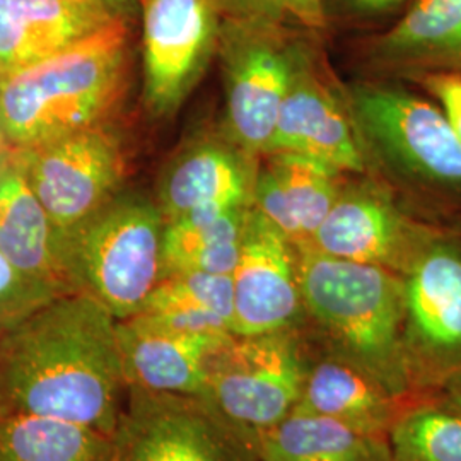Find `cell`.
Masks as SVG:
<instances>
[{
  "label": "cell",
  "mask_w": 461,
  "mask_h": 461,
  "mask_svg": "<svg viewBox=\"0 0 461 461\" xmlns=\"http://www.w3.org/2000/svg\"><path fill=\"white\" fill-rule=\"evenodd\" d=\"M344 175L303 154H264L258 159L253 207L294 245L310 243L339 197Z\"/></svg>",
  "instance_id": "e0dca14e"
},
{
  "label": "cell",
  "mask_w": 461,
  "mask_h": 461,
  "mask_svg": "<svg viewBox=\"0 0 461 461\" xmlns=\"http://www.w3.org/2000/svg\"><path fill=\"white\" fill-rule=\"evenodd\" d=\"M0 396L5 413L113 436L127 396L115 316L93 297L64 294L0 333Z\"/></svg>",
  "instance_id": "6da1fadb"
},
{
  "label": "cell",
  "mask_w": 461,
  "mask_h": 461,
  "mask_svg": "<svg viewBox=\"0 0 461 461\" xmlns=\"http://www.w3.org/2000/svg\"><path fill=\"white\" fill-rule=\"evenodd\" d=\"M142 314L194 333L234 335L232 279L224 274H175L158 284Z\"/></svg>",
  "instance_id": "cb8c5ba5"
},
{
  "label": "cell",
  "mask_w": 461,
  "mask_h": 461,
  "mask_svg": "<svg viewBox=\"0 0 461 461\" xmlns=\"http://www.w3.org/2000/svg\"><path fill=\"white\" fill-rule=\"evenodd\" d=\"M308 34L314 33L222 17L217 43L226 96L222 131L253 156L267 154L282 101L314 51Z\"/></svg>",
  "instance_id": "8992f818"
},
{
  "label": "cell",
  "mask_w": 461,
  "mask_h": 461,
  "mask_svg": "<svg viewBox=\"0 0 461 461\" xmlns=\"http://www.w3.org/2000/svg\"><path fill=\"white\" fill-rule=\"evenodd\" d=\"M420 84L443 110L451 129L461 142V74L438 72L412 77Z\"/></svg>",
  "instance_id": "f1b7e54d"
},
{
  "label": "cell",
  "mask_w": 461,
  "mask_h": 461,
  "mask_svg": "<svg viewBox=\"0 0 461 461\" xmlns=\"http://www.w3.org/2000/svg\"><path fill=\"white\" fill-rule=\"evenodd\" d=\"M230 279L234 335L299 329L304 321L296 247L253 205Z\"/></svg>",
  "instance_id": "4fadbf2b"
},
{
  "label": "cell",
  "mask_w": 461,
  "mask_h": 461,
  "mask_svg": "<svg viewBox=\"0 0 461 461\" xmlns=\"http://www.w3.org/2000/svg\"><path fill=\"white\" fill-rule=\"evenodd\" d=\"M91 4H98L110 11H113L118 16L125 17L132 21L139 11V0H86Z\"/></svg>",
  "instance_id": "4dcf8cb0"
},
{
  "label": "cell",
  "mask_w": 461,
  "mask_h": 461,
  "mask_svg": "<svg viewBox=\"0 0 461 461\" xmlns=\"http://www.w3.org/2000/svg\"><path fill=\"white\" fill-rule=\"evenodd\" d=\"M347 13L356 16H379L392 13L407 0H339Z\"/></svg>",
  "instance_id": "f546056e"
},
{
  "label": "cell",
  "mask_w": 461,
  "mask_h": 461,
  "mask_svg": "<svg viewBox=\"0 0 461 461\" xmlns=\"http://www.w3.org/2000/svg\"><path fill=\"white\" fill-rule=\"evenodd\" d=\"M13 152L59 232L96 212L125 176L122 139L112 122Z\"/></svg>",
  "instance_id": "30bf717a"
},
{
  "label": "cell",
  "mask_w": 461,
  "mask_h": 461,
  "mask_svg": "<svg viewBox=\"0 0 461 461\" xmlns=\"http://www.w3.org/2000/svg\"><path fill=\"white\" fill-rule=\"evenodd\" d=\"M310 363L299 329L234 335L215 354L198 396L258 439L294 412Z\"/></svg>",
  "instance_id": "ba28073f"
},
{
  "label": "cell",
  "mask_w": 461,
  "mask_h": 461,
  "mask_svg": "<svg viewBox=\"0 0 461 461\" xmlns=\"http://www.w3.org/2000/svg\"><path fill=\"white\" fill-rule=\"evenodd\" d=\"M222 17L255 19L308 33L327 28L325 0H217Z\"/></svg>",
  "instance_id": "4316f807"
},
{
  "label": "cell",
  "mask_w": 461,
  "mask_h": 461,
  "mask_svg": "<svg viewBox=\"0 0 461 461\" xmlns=\"http://www.w3.org/2000/svg\"><path fill=\"white\" fill-rule=\"evenodd\" d=\"M144 104L173 116L217 55L222 16L217 0H139Z\"/></svg>",
  "instance_id": "8fae6325"
},
{
  "label": "cell",
  "mask_w": 461,
  "mask_h": 461,
  "mask_svg": "<svg viewBox=\"0 0 461 461\" xmlns=\"http://www.w3.org/2000/svg\"><path fill=\"white\" fill-rule=\"evenodd\" d=\"M59 230L11 149L0 148V253L24 276L72 294L60 260Z\"/></svg>",
  "instance_id": "d6986e66"
},
{
  "label": "cell",
  "mask_w": 461,
  "mask_h": 461,
  "mask_svg": "<svg viewBox=\"0 0 461 461\" xmlns=\"http://www.w3.org/2000/svg\"><path fill=\"white\" fill-rule=\"evenodd\" d=\"M59 296L64 294L24 276L0 253V333Z\"/></svg>",
  "instance_id": "83f0119b"
},
{
  "label": "cell",
  "mask_w": 461,
  "mask_h": 461,
  "mask_svg": "<svg viewBox=\"0 0 461 461\" xmlns=\"http://www.w3.org/2000/svg\"><path fill=\"white\" fill-rule=\"evenodd\" d=\"M0 148H2V146H0Z\"/></svg>",
  "instance_id": "836d02e7"
},
{
  "label": "cell",
  "mask_w": 461,
  "mask_h": 461,
  "mask_svg": "<svg viewBox=\"0 0 461 461\" xmlns=\"http://www.w3.org/2000/svg\"><path fill=\"white\" fill-rule=\"evenodd\" d=\"M367 53L373 64L409 77L461 74V0H413Z\"/></svg>",
  "instance_id": "ffe728a7"
},
{
  "label": "cell",
  "mask_w": 461,
  "mask_h": 461,
  "mask_svg": "<svg viewBox=\"0 0 461 461\" xmlns=\"http://www.w3.org/2000/svg\"><path fill=\"white\" fill-rule=\"evenodd\" d=\"M438 230L405 212L388 186L359 180L344 183L310 245L340 260L405 276Z\"/></svg>",
  "instance_id": "7c38bea8"
},
{
  "label": "cell",
  "mask_w": 461,
  "mask_h": 461,
  "mask_svg": "<svg viewBox=\"0 0 461 461\" xmlns=\"http://www.w3.org/2000/svg\"><path fill=\"white\" fill-rule=\"evenodd\" d=\"M232 337L169 329L142 313L116 321L125 384L150 393L202 395L215 354Z\"/></svg>",
  "instance_id": "2e32d148"
},
{
  "label": "cell",
  "mask_w": 461,
  "mask_h": 461,
  "mask_svg": "<svg viewBox=\"0 0 461 461\" xmlns=\"http://www.w3.org/2000/svg\"><path fill=\"white\" fill-rule=\"evenodd\" d=\"M403 285V354L413 400H438L461 388V230H436Z\"/></svg>",
  "instance_id": "52a82bcc"
},
{
  "label": "cell",
  "mask_w": 461,
  "mask_h": 461,
  "mask_svg": "<svg viewBox=\"0 0 461 461\" xmlns=\"http://www.w3.org/2000/svg\"><path fill=\"white\" fill-rule=\"evenodd\" d=\"M120 17L86 0H0V79L70 49Z\"/></svg>",
  "instance_id": "ac0fdd59"
},
{
  "label": "cell",
  "mask_w": 461,
  "mask_h": 461,
  "mask_svg": "<svg viewBox=\"0 0 461 461\" xmlns=\"http://www.w3.org/2000/svg\"><path fill=\"white\" fill-rule=\"evenodd\" d=\"M260 461H395L388 438L293 412L258 436Z\"/></svg>",
  "instance_id": "603a6c76"
},
{
  "label": "cell",
  "mask_w": 461,
  "mask_h": 461,
  "mask_svg": "<svg viewBox=\"0 0 461 461\" xmlns=\"http://www.w3.org/2000/svg\"><path fill=\"white\" fill-rule=\"evenodd\" d=\"M113 461H260L258 439L202 396L127 388Z\"/></svg>",
  "instance_id": "9c48e42d"
},
{
  "label": "cell",
  "mask_w": 461,
  "mask_h": 461,
  "mask_svg": "<svg viewBox=\"0 0 461 461\" xmlns=\"http://www.w3.org/2000/svg\"><path fill=\"white\" fill-rule=\"evenodd\" d=\"M409 405L411 402L392 395L361 369L325 354L310 363L294 412L327 417L364 434L390 439L392 429Z\"/></svg>",
  "instance_id": "44dd1931"
},
{
  "label": "cell",
  "mask_w": 461,
  "mask_h": 461,
  "mask_svg": "<svg viewBox=\"0 0 461 461\" xmlns=\"http://www.w3.org/2000/svg\"><path fill=\"white\" fill-rule=\"evenodd\" d=\"M129 19L0 79V146L28 149L110 123L127 93Z\"/></svg>",
  "instance_id": "7a4b0ae2"
},
{
  "label": "cell",
  "mask_w": 461,
  "mask_h": 461,
  "mask_svg": "<svg viewBox=\"0 0 461 461\" xmlns=\"http://www.w3.org/2000/svg\"><path fill=\"white\" fill-rule=\"evenodd\" d=\"M395 461H461V413L441 400L411 403L390 432Z\"/></svg>",
  "instance_id": "484cf974"
},
{
  "label": "cell",
  "mask_w": 461,
  "mask_h": 461,
  "mask_svg": "<svg viewBox=\"0 0 461 461\" xmlns=\"http://www.w3.org/2000/svg\"><path fill=\"white\" fill-rule=\"evenodd\" d=\"M270 152L320 159L342 173L363 175L367 159L344 96L331 89L316 66V51L299 67L282 101Z\"/></svg>",
  "instance_id": "9a60e30c"
},
{
  "label": "cell",
  "mask_w": 461,
  "mask_h": 461,
  "mask_svg": "<svg viewBox=\"0 0 461 461\" xmlns=\"http://www.w3.org/2000/svg\"><path fill=\"white\" fill-rule=\"evenodd\" d=\"M258 159L224 131L192 137L171 156L158 182L154 200L165 222L200 207L253 205Z\"/></svg>",
  "instance_id": "5bb4252c"
},
{
  "label": "cell",
  "mask_w": 461,
  "mask_h": 461,
  "mask_svg": "<svg viewBox=\"0 0 461 461\" xmlns=\"http://www.w3.org/2000/svg\"><path fill=\"white\" fill-rule=\"evenodd\" d=\"M304 320L329 356L361 369L392 395L415 402L403 354V276L294 245Z\"/></svg>",
  "instance_id": "3957f363"
},
{
  "label": "cell",
  "mask_w": 461,
  "mask_h": 461,
  "mask_svg": "<svg viewBox=\"0 0 461 461\" xmlns=\"http://www.w3.org/2000/svg\"><path fill=\"white\" fill-rule=\"evenodd\" d=\"M0 461H113V436L62 419L5 413Z\"/></svg>",
  "instance_id": "d4e9b609"
},
{
  "label": "cell",
  "mask_w": 461,
  "mask_h": 461,
  "mask_svg": "<svg viewBox=\"0 0 461 461\" xmlns=\"http://www.w3.org/2000/svg\"><path fill=\"white\" fill-rule=\"evenodd\" d=\"M247 207H200L166 222L163 279L202 272L230 276L236 268L247 226Z\"/></svg>",
  "instance_id": "7402d4cb"
},
{
  "label": "cell",
  "mask_w": 461,
  "mask_h": 461,
  "mask_svg": "<svg viewBox=\"0 0 461 461\" xmlns=\"http://www.w3.org/2000/svg\"><path fill=\"white\" fill-rule=\"evenodd\" d=\"M5 415V412H4V405H2V396H0V420H2V417Z\"/></svg>",
  "instance_id": "d6a6232c"
},
{
  "label": "cell",
  "mask_w": 461,
  "mask_h": 461,
  "mask_svg": "<svg viewBox=\"0 0 461 461\" xmlns=\"http://www.w3.org/2000/svg\"><path fill=\"white\" fill-rule=\"evenodd\" d=\"M438 400H441L449 409H453V411L461 413V388L460 390H455V392L447 393V395L443 396V398H438Z\"/></svg>",
  "instance_id": "1f68e13d"
},
{
  "label": "cell",
  "mask_w": 461,
  "mask_h": 461,
  "mask_svg": "<svg viewBox=\"0 0 461 461\" xmlns=\"http://www.w3.org/2000/svg\"><path fill=\"white\" fill-rule=\"evenodd\" d=\"M342 96L366 159L434 212L461 215V142L443 110L398 84H352Z\"/></svg>",
  "instance_id": "277c9868"
},
{
  "label": "cell",
  "mask_w": 461,
  "mask_h": 461,
  "mask_svg": "<svg viewBox=\"0 0 461 461\" xmlns=\"http://www.w3.org/2000/svg\"><path fill=\"white\" fill-rule=\"evenodd\" d=\"M165 226L156 200L120 190L96 212L59 232L72 294L93 297L116 321L140 313L165 274Z\"/></svg>",
  "instance_id": "5b68a950"
}]
</instances>
